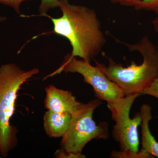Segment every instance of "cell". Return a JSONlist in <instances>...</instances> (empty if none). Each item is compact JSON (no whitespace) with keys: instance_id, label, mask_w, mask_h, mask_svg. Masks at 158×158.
<instances>
[{"instance_id":"1","label":"cell","mask_w":158,"mask_h":158,"mask_svg":"<svg viewBox=\"0 0 158 158\" xmlns=\"http://www.w3.org/2000/svg\"><path fill=\"white\" fill-rule=\"evenodd\" d=\"M59 2L62 16L54 18L46 15L53 23L54 33L68 40L72 47V56L90 62L106 43L96 11L85 6L71 5L67 0Z\"/></svg>"},{"instance_id":"2","label":"cell","mask_w":158,"mask_h":158,"mask_svg":"<svg viewBox=\"0 0 158 158\" xmlns=\"http://www.w3.org/2000/svg\"><path fill=\"white\" fill-rule=\"evenodd\" d=\"M116 40L127 46L130 52L140 53L143 58L142 63L137 65L132 61L131 65L125 67L112 58H108V65L95 61L96 66L116 83L125 95L135 93L141 94L158 77V47L147 36L135 44Z\"/></svg>"},{"instance_id":"3","label":"cell","mask_w":158,"mask_h":158,"mask_svg":"<svg viewBox=\"0 0 158 158\" xmlns=\"http://www.w3.org/2000/svg\"><path fill=\"white\" fill-rule=\"evenodd\" d=\"M39 73L38 69L26 71L13 63L0 67V154L4 157L8 156L18 143L17 129L11 124L10 119L15 110L19 90Z\"/></svg>"},{"instance_id":"4","label":"cell","mask_w":158,"mask_h":158,"mask_svg":"<svg viewBox=\"0 0 158 158\" xmlns=\"http://www.w3.org/2000/svg\"><path fill=\"white\" fill-rule=\"evenodd\" d=\"M102 104L98 98L87 103H80L72 114L69 127L62 137L61 148L68 152L82 153L85 145L91 140L109 138L108 123L102 121L97 124L93 119L94 112Z\"/></svg>"},{"instance_id":"5","label":"cell","mask_w":158,"mask_h":158,"mask_svg":"<svg viewBox=\"0 0 158 158\" xmlns=\"http://www.w3.org/2000/svg\"><path fill=\"white\" fill-rule=\"evenodd\" d=\"M141 94H132L125 95L117 101L108 103L112 118L115 122L112 135L118 143L120 150L139 151L138 127L141 125V113H136L133 118L130 117L131 108L135 100Z\"/></svg>"},{"instance_id":"6","label":"cell","mask_w":158,"mask_h":158,"mask_svg":"<svg viewBox=\"0 0 158 158\" xmlns=\"http://www.w3.org/2000/svg\"><path fill=\"white\" fill-rule=\"evenodd\" d=\"M62 71L81 75L84 82L92 86L97 98L105 101L107 103L117 101L125 96L121 88L96 66H92L90 62L83 59L78 60L76 57L72 56L70 54L65 56L60 67L50 76H52Z\"/></svg>"},{"instance_id":"7","label":"cell","mask_w":158,"mask_h":158,"mask_svg":"<svg viewBox=\"0 0 158 158\" xmlns=\"http://www.w3.org/2000/svg\"><path fill=\"white\" fill-rule=\"evenodd\" d=\"M45 91L44 106L48 110L72 115L81 103L70 91L59 89L53 85L47 86Z\"/></svg>"},{"instance_id":"8","label":"cell","mask_w":158,"mask_h":158,"mask_svg":"<svg viewBox=\"0 0 158 158\" xmlns=\"http://www.w3.org/2000/svg\"><path fill=\"white\" fill-rule=\"evenodd\" d=\"M141 117V149L145 152L158 158V142L151 134L149 122L152 119V108L148 104H144L140 109Z\"/></svg>"},{"instance_id":"9","label":"cell","mask_w":158,"mask_h":158,"mask_svg":"<svg viewBox=\"0 0 158 158\" xmlns=\"http://www.w3.org/2000/svg\"><path fill=\"white\" fill-rule=\"evenodd\" d=\"M71 115L48 110L44 116V127L46 134L51 138L62 137L68 129Z\"/></svg>"},{"instance_id":"10","label":"cell","mask_w":158,"mask_h":158,"mask_svg":"<svg viewBox=\"0 0 158 158\" xmlns=\"http://www.w3.org/2000/svg\"><path fill=\"white\" fill-rule=\"evenodd\" d=\"M110 158H152V156L145 152L143 150H140L138 152L131 150H114L112 152Z\"/></svg>"},{"instance_id":"11","label":"cell","mask_w":158,"mask_h":158,"mask_svg":"<svg viewBox=\"0 0 158 158\" xmlns=\"http://www.w3.org/2000/svg\"><path fill=\"white\" fill-rule=\"evenodd\" d=\"M134 8L137 11H152L158 15V0H142Z\"/></svg>"},{"instance_id":"12","label":"cell","mask_w":158,"mask_h":158,"mask_svg":"<svg viewBox=\"0 0 158 158\" xmlns=\"http://www.w3.org/2000/svg\"><path fill=\"white\" fill-rule=\"evenodd\" d=\"M59 0H41L39 11L42 15H45L50 9L59 7Z\"/></svg>"},{"instance_id":"13","label":"cell","mask_w":158,"mask_h":158,"mask_svg":"<svg viewBox=\"0 0 158 158\" xmlns=\"http://www.w3.org/2000/svg\"><path fill=\"white\" fill-rule=\"evenodd\" d=\"M55 157L57 158H86L82 153H75L68 152L61 148L56 151L55 154Z\"/></svg>"},{"instance_id":"14","label":"cell","mask_w":158,"mask_h":158,"mask_svg":"<svg viewBox=\"0 0 158 158\" xmlns=\"http://www.w3.org/2000/svg\"><path fill=\"white\" fill-rule=\"evenodd\" d=\"M141 94H146L158 99V77L149 87L142 91Z\"/></svg>"},{"instance_id":"15","label":"cell","mask_w":158,"mask_h":158,"mask_svg":"<svg viewBox=\"0 0 158 158\" xmlns=\"http://www.w3.org/2000/svg\"><path fill=\"white\" fill-rule=\"evenodd\" d=\"M28 0H0V3L11 6L18 14L20 13L19 6L20 4L24 1Z\"/></svg>"},{"instance_id":"16","label":"cell","mask_w":158,"mask_h":158,"mask_svg":"<svg viewBox=\"0 0 158 158\" xmlns=\"http://www.w3.org/2000/svg\"><path fill=\"white\" fill-rule=\"evenodd\" d=\"M142 0H110L111 3L118 4L120 6L126 7H135L137 4Z\"/></svg>"},{"instance_id":"17","label":"cell","mask_w":158,"mask_h":158,"mask_svg":"<svg viewBox=\"0 0 158 158\" xmlns=\"http://www.w3.org/2000/svg\"><path fill=\"white\" fill-rule=\"evenodd\" d=\"M151 23L155 31L158 33V16L153 19Z\"/></svg>"},{"instance_id":"18","label":"cell","mask_w":158,"mask_h":158,"mask_svg":"<svg viewBox=\"0 0 158 158\" xmlns=\"http://www.w3.org/2000/svg\"><path fill=\"white\" fill-rule=\"evenodd\" d=\"M7 19V18L6 17H4V16H0V23L3 22L5 21Z\"/></svg>"},{"instance_id":"19","label":"cell","mask_w":158,"mask_h":158,"mask_svg":"<svg viewBox=\"0 0 158 158\" xmlns=\"http://www.w3.org/2000/svg\"><path fill=\"white\" fill-rule=\"evenodd\" d=\"M0 158H1V157H0Z\"/></svg>"}]
</instances>
